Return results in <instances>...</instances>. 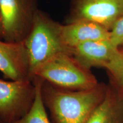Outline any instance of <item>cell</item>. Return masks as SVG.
Segmentation results:
<instances>
[{
  "label": "cell",
  "mask_w": 123,
  "mask_h": 123,
  "mask_svg": "<svg viewBox=\"0 0 123 123\" xmlns=\"http://www.w3.org/2000/svg\"><path fill=\"white\" fill-rule=\"evenodd\" d=\"M107 87L99 83L88 90H68L43 81L42 96L54 123H86L103 100Z\"/></svg>",
  "instance_id": "cell-1"
},
{
  "label": "cell",
  "mask_w": 123,
  "mask_h": 123,
  "mask_svg": "<svg viewBox=\"0 0 123 123\" xmlns=\"http://www.w3.org/2000/svg\"><path fill=\"white\" fill-rule=\"evenodd\" d=\"M61 26L43 12L37 10L31 28L24 42L31 79L39 66L58 54L68 52L62 39Z\"/></svg>",
  "instance_id": "cell-2"
},
{
  "label": "cell",
  "mask_w": 123,
  "mask_h": 123,
  "mask_svg": "<svg viewBox=\"0 0 123 123\" xmlns=\"http://www.w3.org/2000/svg\"><path fill=\"white\" fill-rule=\"evenodd\" d=\"M34 78L58 88L68 90H88L99 83L91 70L82 66L69 52L55 55L34 72Z\"/></svg>",
  "instance_id": "cell-3"
},
{
  "label": "cell",
  "mask_w": 123,
  "mask_h": 123,
  "mask_svg": "<svg viewBox=\"0 0 123 123\" xmlns=\"http://www.w3.org/2000/svg\"><path fill=\"white\" fill-rule=\"evenodd\" d=\"M38 9L36 0H0L2 39L7 42H24Z\"/></svg>",
  "instance_id": "cell-4"
},
{
  "label": "cell",
  "mask_w": 123,
  "mask_h": 123,
  "mask_svg": "<svg viewBox=\"0 0 123 123\" xmlns=\"http://www.w3.org/2000/svg\"><path fill=\"white\" fill-rule=\"evenodd\" d=\"M35 96L33 80L0 79V119L4 123L16 122L30 110Z\"/></svg>",
  "instance_id": "cell-5"
},
{
  "label": "cell",
  "mask_w": 123,
  "mask_h": 123,
  "mask_svg": "<svg viewBox=\"0 0 123 123\" xmlns=\"http://www.w3.org/2000/svg\"><path fill=\"white\" fill-rule=\"evenodd\" d=\"M123 15V0H73L67 24L90 21L109 31Z\"/></svg>",
  "instance_id": "cell-6"
},
{
  "label": "cell",
  "mask_w": 123,
  "mask_h": 123,
  "mask_svg": "<svg viewBox=\"0 0 123 123\" xmlns=\"http://www.w3.org/2000/svg\"><path fill=\"white\" fill-rule=\"evenodd\" d=\"M68 52L86 68H106L120 55L119 48L110 39H101L82 43L69 49Z\"/></svg>",
  "instance_id": "cell-7"
},
{
  "label": "cell",
  "mask_w": 123,
  "mask_h": 123,
  "mask_svg": "<svg viewBox=\"0 0 123 123\" xmlns=\"http://www.w3.org/2000/svg\"><path fill=\"white\" fill-rule=\"evenodd\" d=\"M0 71L11 80H31L24 42H7L0 39Z\"/></svg>",
  "instance_id": "cell-8"
},
{
  "label": "cell",
  "mask_w": 123,
  "mask_h": 123,
  "mask_svg": "<svg viewBox=\"0 0 123 123\" xmlns=\"http://www.w3.org/2000/svg\"><path fill=\"white\" fill-rule=\"evenodd\" d=\"M110 31L95 23L78 21L61 26V36L68 51L82 43L110 39Z\"/></svg>",
  "instance_id": "cell-9"
},
{
  "label": "cell",
  "mask_w": 123,
  "mask_h": 123,
  "mask_svg": "<svg viewBox=\"0 0 123 123\" xmlns=\"http://www.w3.org/2000/svg\"><path fill=\"white\" fill-rule=\"evenodd\" d=\"M86 123H123V93L108 87L105 96Z\"/></svg>",
  "instance_id": "cell-10"
},
{
  "label": "cell",
  "mask_w": 123,
  "mask_h": 123,
  "mask_svg": "<svg viewBox=\"0 0 123 123\" xmlns=\"http://www.w3.org/2000/svg\"><path fill=\"white\" fill-rule=\"evenodd\" d=\"M32 80L35 86V96L28 112L14 123H53L49 119L42 96L43 81L38 78Z\"/></svg>",
  "instance_id": "cell-11"
},
{
  "label": "cell",
  "mask_w": 123,
  "mask_h": 123,
  "mask_svg": "<svg viewBox=\"0 0 123 123\" xmlns=\"http://www.w3.org/2000/svg\"><path fill=\"white\" fill-rule=\"evenodd\" d=\"M121 52L120 55L108 66L106 70L123 93V53L121 51Z\"/></svg>",
  "instance_id": "cell-12"
},
{
  "label": "cell",
  "mask_w": 123,
  "mask_h": 123,
  "mask_svg": "<svg viewBox=\"0 0 123 123\" xmlns=\"http://www.w3.org/2000/svg\"><path fill=\"white\" fill-rule=\"evenodd\" d=\"M110 40L116 47L123 46V15L113 25L110 31Z\"/></svg>",
  "instance_id": "cell-13"
},
{
  "label": "cell",
  "mask_w": 123,
  "mask_h": 123,
  "mask_svg": "<svg viewBox=\"0 0 123 123\" xmlns=\"http://www.w3.org/2000/svg\"><path fill=\"white\" fill-rule=\"evenodd\" d=\"M0 39H2V19H1V11H0Z\"/></svg>",
  "instance_id": "cell-14"
},
{
  "label": "cell",
  "mask_w": 123,
  "mask_h": 123,
  "mask_svg": "<svg viewBox=\"0 0 123 123\" xmlns=\"http://www.w3.org/2000/svg\"><path fill=\"white\" fill-rule=\"evenodd\" d=\"M119 49H120V50L121 51H122L123 53V46H121V47H120Z\"/></svg>",
  "instance_id": "cell-15"
},
{
  "label": "cell",
  "mask_w": 123,
  "mask_h": 123,
  "mask_svg": "<svg viewBox=\"0 0 123 123\" xmlns=\"http://www.w3.org/2000/svg\"><path fill=\"white\" fill-rule=\"evenodd\" d=\"M0 123H4V122H3V121L1 120V119H0Z\"/></svg>",
  "instance_id": "cell-16"
}]
</instances>
